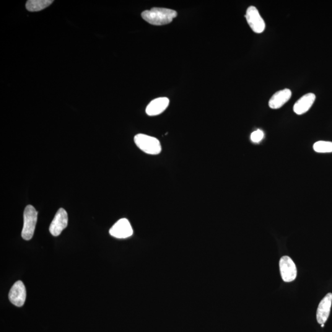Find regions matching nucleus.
<instances>
[{
	"label": "nucleus",
	"mask_w": 332,
	"mask_h": 332,
	"mask_svg": "<svg viewBox=\"0 0 332 332\" xmlns=\"http://www.w3.org/2000/svg\"><path fill=\"white\" fill-rule=\"evenodd\" d=\"M316 100V95L313 93H308L302 96L294 106V111L298 115H302L310 110Z\"/></svg>",
	"instance_id": "nucleus-10"
},
{
	"label": "nucleus",
	"mask_w": 332,
	"mask_h": 332,
	"mask_svg": "<svg viewBox=\"0 0 332 332\" xmlns=\"http://www.w3.org/2000/svg\"><path fill=\"white\" fill-rule=\"evenodd\" d=\"M313 149L316 152L320 153V154L332 153V142L318 141L314 144Z\"/></svg>",
	"instance_id": "nucleus-14"
},
{
	"label": "nucleus",
	"mask_w": 332,
	"mask_h": 332,
	"mask_svg": "<svg viewBox=\"0 0 332 332\" xmlns=\"http://www.w3.org/2000/svg\"><path fill=\"white\" fill-rule=\"evenodd\" d=\"M332 303V294L329 293L321 300L319 305L317 313H316V318H317L318 323L321 325L325 324L328 321L329 315H330Z\"/></svg>",
	"instance_id": "nucleus-9"
},
{
	"label": "nucleus",
	"mask_w": 332,
	"mask_h": 332,
	"mask_svg": "<svg viewBox=\"0 0 332 332\" xmlns=\"http://www.w3.org/2000/svg\"><path fill=\"white\" fill-rule=\"evenodd\" d=\"M26 296V289L24 283L19 281L12 285L9 293V299L12 305L21 307L24 305Z\"/></svg>",
	"instance_id": "nucleus-8"
},
{
	"label": "nucleus",
	"mask_w": 332,
	"mask_h": 332,
	"mask_svg": "<svg viewBox=\"0 0 332 332\" xmlns=\"http://www.w3.org/2000/svg\"><path fill=\"white\" fill-rule=\"evenodd\" d=\"M38 212L32 205L25 207L24 212V227L22 231V237L26 241H29L34 235Z\"/></svg>",
	"instance_id": "nucleus-3"
},
{
	"label": "nucleus",
	"mask_w": 332,
	"mask_h": 332,
	"mask_svg": "<svg viewBox=\"0 0 332 332\" xmlns=\"http://www.w3.org/2000/svg\"><path fill=\"white\" fill-rule=\"evenodd\" d=\"M109 233L116 238L125 239L131 237L133 230L128 219H121L110 228Z\"/></svg>",
	"instance_id": "nucleus-7"
},
{
	"label": "nucleus",
	"mask_w": 332,
	"mask_h": 332,
	"mask_svg": "<svg viewBox=\"0 0 332 332\" xmlns=\"http://www.w3.org/2000/svg\"><path fill=\"white\" fill-rule=\"evenodd\" d=\"M53 2L52 0H29L26 2L25 6L28 11H40L50 6Z\"/></svg>",
	"instance_id": "nucleus-13"
},
{
	"label": "nucleus",
	"mask_w": 332,
	"mask_h": 332,
	"mask_svg": "<svg viewBox=\"0 0 332 332\" xmlns=\"http://www.w3.org/2000/svg\"><path fill=\"white\" fill-rule=\"evenodd\" d=\"M134 142L137 147L145 154L157 155L162 152V145L159 140L155 137L139 134L134 137Z\"/></svg>",
	"instance_id": "nucleus-2"
},
{
	"label": "nucleus",
	"mask_w": 332,
	"mask_h": 332,
	"mask_svg": "<svg viewBox=\"0 0 332 332\" xmlns=\"http://www.w3.org/2000/svg\"><path fill=\"white\" fill-rule=\"evenodd\" d=\"M246 20L251 30L256 33H261L265 29L266 24L260 13L255 6H249L246 14Z\"/></svg>",
	"instance_id": "nucleus-5"
},
{
	"label": "nucleus",
	"mask_w": 332,
	"mask_h": 332,
	"mask_svg": "<svg viewBox=\"0 0 332 332\" xmlns=\"http://www.w3.org/2000/svg\"><path fill=\"white\" fill-rule=\"evenodd\" d=\"M68 225V214L63 208L59 209L49 227V232L54 237H58Z\"/></svg>",
	"instance_id": "nucleus-6"
},
{
	"label": "nucleus",
	"mask_w": 332,
	"mask_h": 332,
	"mask_svg": "<svg viewBox=\"0 0 332 332\" xmlns=\"http://www.w3.org/2000/svg\"><path fill=\"white\" fill-rule=\"evenodd\" d=\"M279 268L282 280L285 282L294 281L296 279V265L289 256H284L280 259Z\"/></svg>",
	"instance_id": "nucleus-4"
},
{
	"label": "nucleus",
	"mask_w": 332,
	"mask_h": 332,
	"mask_svg": "<svg viewBox=\"0 0 332 332\" xmlns=\"http://www.w3.org/2000/svg\"><path fill=\"white\" fill-rule=\"evenodd\" d=\"M177 12L174 10L154 7L142 13V17L145 21L154 25H163L170 24L177 17Z\"/></svg>",
	"instance_id": "nucleus-1"
},
{
	"label": "nucleus",
	"mask_w": 332,
	"mask_h": 332,
	"mask_svg": "<svg viewBox=\"0 0 332 332\" xmlns=\"http://www.w3.org/2000/svg\"><path fill=\"white\" fill-rule=\"evenodd\" d=\"M292 92L289 89L279 90L272 96L269 101V107L272 109H279L285 104L291 98Z\"/></svg>",
	"instance_id": "nucleus-12"
},
{
	"label": "nucleus",
	"mask_w": 332,
	"mask_h": 332,
	"mask_svg": "<svg viewBox=\"0 0 332 332\" xmlns=\"http://www.w3.org/2000/svg\"><path fill=\"white\" fill-rule=\"evenodd\" d=\"M264 133L260 129L254 131L251 133L250 136L251 141L253 143H259L263 139Z\"/></svg>",
	"instance_id": "nucleus-15"
},
{
	"label": "nucleus",
	"mask_w": 332,
	"mask_h": 332,
	"mask_svg": "<svg viewBox=\"0 0 332 332\" xmlns=\"http://www.w3.org/2000/svg\"><path fill=\"white\" fill-rule=\"evenodd\" d=\"M169 104V100L167 97L155 98L150 102L146 108V113L149 116H157L166 110Z\"/></svg>",
	"instance_id": "nucleus-11"
},
{
	"label": "nucleus",
	"mask_w": 332,
	"mask_h": 332,
	"mask_svg": "<svg viewBox=\"0 0 332 332\" xmlns=\"http://www.w3.org/2000/svg\"><path fill=\"white\" fill-rule=\"evenodd\" d=\"M321 327H322V328H324V324H321Z\"/></svg>",
	"instance_id": "nucleus-16"
}]
</instances>
